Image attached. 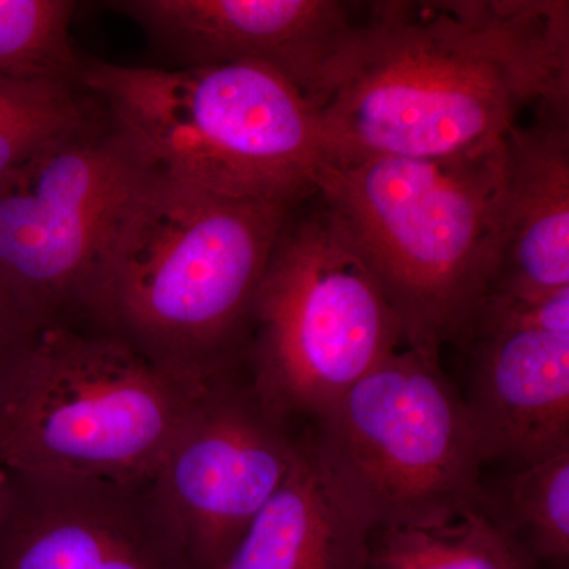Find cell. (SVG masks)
Segmentation results:
<instances>
[{
	"label": "cell",
	"mask_w": 569,
	"mask_h": 569,
	"mask_svg": "<svg viewBox=\"0 0 569 569\" xmlns=\"http://www.w3.org/2000/svg\"><path fill=\"white\" fill-rule=\"evenodd\" d=\"M365 11L317 110L325 162L478 151L527 108L569 96L567 0H380Z\"/></svg>",
	"instance_id": "1"
},
{
	"label": "cell",
	"mask_w": 569,
	"mask_h": 569,
	"mask_svg": "<svg viewBox=\"0 0 569 569\" xmlns=\"http://www.w3.org/2000/svg\"><path fill=\"white\" fill-rule=\"evenodd\" d=\"M296 208L149 171L104 239L77 321L189 380L244 365L254 299Z\"/></svg>",
	"instance_id": "2"
},
{
	"label": "cell",
	"mask_w": 569,
	"mask_h": 569,
	"mask_svg": "<svg viewBox=\"0 0 569 569\" xmlns=\"http://www.w3.org/2000/svg\"><path fill=\"white\" fill-rule=\"evenodd\" d=\"M313 186L380 284L403 347L455 342L496 276L503 141L443 159L321 162Z\"/></svg>",
	"instance_id": "3"
},
{
	"label": "cell",
	"mask_w": 569,
	"mask_h": 569,
	"mask_svg": "<svg viewBox=\"0 0 569 569\" xmlns=\"http://www.w3.org/2000/svg\"><path fill=\"white\" fill-rule=\"evenodd\" d=\"M78 86L157 174L208 192L299 206L325 162L320 118L253 63L122 66L82 58Z\"/></svg>",
	"instance_id": "4"
},
{
	"label": "cell",
	"mask_w": 569,
	"mask_h": 569,
	"mask_svg": "<svg viewBox=\"0 0 569 569\" xmlns=\"http://www.w3.org/2000/svg\"><path fill=\"white\" fill-rule=\"evenodd\" d=\"M203 383L93 326H40L0 391V462L151 482Z\"/></svg>",
	"instance_id": "5"
},
{
	"label": "cell",
	"mask_w": 569,
	"mask_h": 569,
	"mask_svg": "<svg viewBox=\"0 0 569 569\" xmlns=\"http://www.w3.org/2000/svg\"><path fill=\"white\" fill-rule=\"evenodd\" d=\"M402 347L376 277L313 194L284 223L254 299L244 361L254 387L310 429Z\"/></svg>",
	"instance_id": "6"
},
{
	"label": "cell",
	"mask_w": 569,
	"mask_h": 569,
	"mask_svg": "<svg viewBox=\"0 0 569 569\" xmlns=\"http://www.w3.org/2000/svg\"><path fill=\"white\" fill-rule=\"evenodd\" d=\"M440 355L399 348L310 427L373 531L443 526L481 503L485 460Z\"/></svg>",
	"instance_id": "7"
},
{
	"label": "cell",
	"mask_w": 569,
	"mask_h": 569,
	"mask_svg": "<svg viewBox=\"0 0 569 569\" xmlns=\"http://www.w3.org/2000/svg\"><path fill=\"white\" fill-rule=\"evenodd\" d=\"M149 171L102 110L0 179V284L33 326L77 321L104 239Z\"/></svg>",
	"instance_id": "8"
},
{
	"label": "cell",
	"mask_w": 569,
	"mask_h": 569,
	"mask_svg": "<svg viewBox=\"0 0 569 569\" xmlns=\"http://www.w3.org/2000/svg\"><path fill=\"white\" fill-rule=\"evenodd\" d=\"M307 436L266 402L244 365L204 380L151 481L197 569L222 568Z\"/></svg>",
	"instance_id": "9"
},
{
	"label": "cell",
	"mask_w": 569,
	"mask_h": 569,
	"mask_svg": "<svg viewBox=\"0 0 569 569\" xmlns=\"http://www.w3.org/2000/svg\"><path fill=\"white\" fill-rule=\"evenodd\" d=\"M449 346L467 355L462 399L485 468L520 470L569 451V288L489 293Z\"/></svg>",
	"instance_id": "10"
},
{
	"label": "cell",
	"mask_w": 569,
	"mask_h": 569,
	"mask_svg": "<svg viewBox=\"0 0 569 569\" xmlns=\"http://www.w3.org/2000/svg\"><path fill=\"white\" fill-rule=\"evenodd\" d=\"M7 471L0 569H197L151 482Z\"/></svg>",
	"instance_id": "11"
},
{
	"label": "cell",
	"mask_w": 569,
	"mask_h": 569,
	"mask_svg": "<svg viewBox=\"0 0 569 569\" xmlns=\"http://www.w3.org/2000/svg\"><path fill=\"white\" fill-rule=\"evenodd\" d=\"M179 67L253 63L276 71L318 108L331 92L361 18L342 0H119Z\"/></svg>",
	"instance_id": "12"
},
{
	"label": "cell",
	"mask_w": 569,
	"mask_h": 569,
	"mask_svg": "<svg viewBox=\"0 0 569 569\" xmlns=\"http://www.w3.org/2000/svg\"><path fill=\"white\" fill-rule=\"evenodd\" d=\"M569 288V96L541 100L503 138L496 276L489 293L539 299Z\"/></svg>",
	"instance_id": "13"
},
{
	"label": "cell",
	"mask_w": 569,
	"mask_h": 569,
	"mask_svg": "<svg viewBox=\"0 0 569 569\" xmlns=\"http://www.w3.org/2000/svg\"><path fill=\"white\" fill-rule=\"evenodd\" d=\"M373 526L307 436L274 496L220 569H367Z\"/></svg>",
	"instance_id": "14"
},
{
	"label": "cell",
	"mask_w": 569,
	"mask_h": 569,
	"mask_svg": "<svg viewBox=\"0 0 569 569\" xmlns=\"http://www.w3.org/2000/svg\"><path fill=\"white\" fill-rule=\"evenodd\" d=\"M479 511L531 568L567 569L569 561V451L507 471L482 489Z\"/></svg>",
	"instance_id": "15"
},
{
	"label": "cell",
	"mask_w": 569,
	"mask_h": 569,
	"mask_svg": "<svg viewBox=\"0 0 569 569\" xmlns=\"http://www.w3.org/2000/svg\"><path fill=\"white\" fill-rule=\"evenodd\" d=\"M367 569H533L479 509L437 527H391L370 537Z\"/></svg>",
	"instance_id": "16"
},
{
	"label": "cell",
	"mask_w": 569,
	"mask_h": 569,
	"mask_svg": "<svg viewBox=\"0 0 569 569\" xmlns=\"http://www.w3.org/2000/svg\"><path fill=\"white\" fill-rule=\"evenodd\" d=\"M80 86L0 77V179L80 132L102 108Z\"/></svg>",
	"instance_id": "17"
},
{
	"label": "cell",
	"mask_w": 569,
	"mask_h": 569,
	"mask_svg": "<svg viewBox=\"0 0 569 569\" xmlns=\"http://www.w3.org/2000/svg\"><path fill=\"white\" fill-rule=\"evenodd\" d=\"M78 2L0 0V77L78 86L82 58L70 39Z\"/></svg>",
	"instance_id": "18"
},
{
	"label": "cell",
	"mask_w": 569,
	"mask_h": 569,
	"mask_svg": "<svg viewBox=\"0 0 569 569\" xmlns=\"http://www.w3.org/2000/svg\"><path fill=\"white\" fill-rule=\"evenodd\" d=\"M36 329L37 326L29 321L9 291L0 284V389Z\"/></svg>",
	"instance_id": "19"
},
{
	"label": "cell",
	"mask_w": 569,
	"mask_h": 569,
	"mask_svg": "<svg viewBox=\"0 0 569 569\" xmlns=\"http://www.w3.org/2000/svg\"><path fill=\"white\" fill-rule=\"evenodd\" d=\"M7 477H9V471H7V468L0 462V497H2L3 489H6Z\"/></svg>",
	"instance_id": "20"
}]
</instances>
